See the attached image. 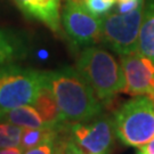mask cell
<instances>
[{"instance_id":"1","label":"cell","mask_w":154,"mask_h":154,"mask_svg":"<svg viewBox=\"0 0 154 154\" xmlns=\"http://www.w3.org/2000/svg\"><path fill=\"white\" fill-rule=\"evenodd\" d=\"M45 72L65 123L86 122L103 114L100 99L77 69L65 66Z\"/></svg>"},{"instance_id":"2","label":"cell","mask_w":154,"mask_h":154,"mask_svg":"<svg viewBox=\"0 0 154 154\" xmlns=\"http://www.w3.org/2000/svg\"><path fill=\"white\" fill-rule=\"evenodd\" d=\"M75 69L103 103L111 102L125 89L126 81L121 63L100 47L90 46L83 48Z\"/></svg>"},{"instance_id":"3","label":"cell","mask_w":154,"mask_h":154,"mask_svg":"<svg viewBox=\"0 0 154 154\" xmlns=\"http://www.w3.org/2000/svg\"><path fill=\"white\" fill-rule=\"evenodd\" d=\"M113 123L123 145L142 149L154 139V100L146 96L127 100L114 113Z\"/></svg>"},{"instance_id":"4","label":"cell","mask_w":154,"mask_h":154,"mask_svg":"<svg viewBox=\"0 0 154 154\" xmlns=\"http://www.w3.org/2000/svg\"><path fill=\"white\" fill-rule=\"evenodd\" d=\"M45 81V71L6 64L0 66V112L33 105Z\"/></svg>"},{"instance_id":"5","label":"cell","mask_w":154,"mask_h":154,"mask_svg":"<svg viewBox=\"0 0 154 154\" xmlns=\"http://www.w3.org/2000/svg\"><path fill=\"white\" fill-rule=\"evenodd\" d=\"M143 9L144 2H142L129 13L121 14L113 9L110 14L102 17V42L120 56L136 53Z\"/></svg>"},{"instance_id":"6","label":"cell","mask_w":154,"mask_h":154,"mask_svg":"<svg viewBox=\"0 0 154 154\" xmlns=\"http://www.w3.org/2000/svg\"><path fill=\"white\" fill-rule=\"evenodd\" d=\"M66 35L77 47L86 48L102 42V17L95 16L82 1L66 0L61 14Z\"/></svg>"},{"instance_id":"7","label":"cell","mask_w":154,"mask_h":154,"mask_svg":"<svg viewBox=\"0 0 154 154\" xmlns=\"http://www.w3.org/2000/svg\"><path fill=\"white\" fill-rule=\"evenodd\" d=\"M70 134L74 142L90 154H111L116 137L113 118L103 114L89 121L71 123Z\"/></svg>"},{"instance_id":"8","label":"cell","mask_w":154,"mask_h":154,"mask_svg":"<svg viewBox=\"0 0 154 154\" xmlns=\"http://www.w3.org/2000/svg\"><path fill=\"white\" fill-rule=\"evenodd\" d=\"M120 57L126 81L123 93L154 100V62L138 51Z\"/></svg>"},{"instance_id":"9","label":"cell","mask_w":154,"mask_h":154,"mask_svg":"<svg viewBox=\"0 0 154 154\" xmlns=\"http://www.w3.org/2000/svg\"><path fill=\"white\" fill-rule=\"evenodd\" d=\"M14 2L26 17L44 23L53 32L61 31L62 0H14Z\"/></svg>"},{"instance_id":"10","label":"cell","mask_w":154,"mask_h":154,"mask_svg":"<svg viewBox=\"0 0 154 154\" xmlns=\"http://www.w3.org/2000/svg\"><path fill=\"white\" fill-rule=\"evenodd\" d=\"M29 51L30 44L24 33L0 28V66L25 58Z\"/></svg>"},{"instance_id":"11","label":"cell","mask_w":154,"mask_h":154,"mask_svg":"<svg viewBox=\"0 0 154 154\" xmlns=\"http://www.w3.org/2000/svg\"><path fill=\"white\" fill-rule=\"evenodd\" d=\"M33 106L38 111V113L48 128H60L67 125L62 120L54 93L46 79V72H45V81L39 89Z\"/></svg>"},{"instance_id":"12","label":"cell","mask_w":154,"mask_h":154,"mask_svg":"<svg viewBox=\"0 0 154 154\" xmlns=\"http://www.w3.org/2000/svg\"><path fill=\"white\" fill-rule=\"evenodd\" d=\"M137 51L154 62V0L144 1Z\"/></svg>"},{"instance_id":"13","label":"cell","mask_w":154,"mask_h":154,"mask_svg":"<svg viewBox=\"0 0 154 154\" xmlns=\"http://www.w3.org/2000/svg\"><path fill=\"white\" fill-rule=\"evenodd\" d=\"M0 120L21 128H48L33 105H23L0 112Z\"/></svg>"},{"instance_id":"14","label":"cell","mask_w":154,"mask_h":154,"mask_svg":"<svg viewBox=\"0 0 154 154\" xmlns=\"http://www.w3.org/2000/svg\"><path fill=\"white\" fill-rule=\"evenodd\" d=\"M71 123H67L60 128H23L20 147L23 149L24 152L30 149H33L41 143H44L48 138L57 135L63 129H65Z\"/></svg>"},{"instance_id":"15","label":"cell","mask_w":154,"mask_h":154,"mask_svg":"<svg viewBox=\"0 0 154 154\" xmlns=\"http://www.w3.org/2000/svg\"><path fill=\"white\" fill-rule=\"evenodd\" d=\"M23 128L0 120V149L20 146Z\"/></svg>"},{"instance_id":"16","label":"cell","mask_w":154,"mask_h":154,"mask_svg":"<svg viewBox=\"0 0 154 154\" xmlns=\"http://www.w3.org/2000/svg\"><path fill=\"white\" fill-rule=\"evenodd\" d=\"M83 4L95 16L104 17L114 9L116 0H85Z\"/></svg>"},{"instance_id":"17","label":"cell","mask_w":154,"mask_h":154,"mask_svg":"<svg viewBox=\"0 0 154 154\" xmlns=\"http://www.w3.org/2000/svg\"><path fill=\"white\" fill-rule=\"evenodd\" d=\"M70 125L66 127L65 129H63L62 131H60L57 135L53 136V137L48 138L47 140H45L44 143H41L40 145L33 147V149H30L28 151H25L24 154H54L55 153V149L57 147V144H58V140L61 136L63 135V132L69 129Z\"/></svg>"},{"instance_id":"18","label":"cell","mask_w":154,"mask_h":154,"mask_svg":"<svg viewBox=\"0 0 154 154\" xmlns=\"http://www.w3.org/2000/svg\"><path fill=\"white\" fill-rule=\"evenodd\" d=\"M142 2H144V0H116L114 11L121 14H126L137 8Z\"/></svg>"},{"instance_id":"19","label":"cell","mask_w":154,"mask_h":154,"mask_svg":"<svg viewBox=\"0 0 154 154\" xmlns=\"http://www.w3.org/2000/svg\"><path fill=\"white\" fill-rule=\"evenodd\" d=\"M63 154H83L81 147L74 142V139L71 137V135H70V137L65 140Z\"/></svg>"},{"instance_id":"20","label":"cell","mask_w":154,"mask_h":154,"mask_svg":"<svg viewBox=\"0 0 154 154\" xmlns=\"http://www.w3.org/2000/svg\"><path fill=\"white\" fill-rule=\"evenodd\" d=\"M70 135H71V134H70V127H69V129L63 132V135H62L61 138H60V140H58V144H57V147H56L55 153H54V154H63L64 144H65L66 139L70 137Z\"/></svg>"},{"instance_id":"21","label":"cell","mask_w":154,"mask_h":154,"mask_svg":"<svg viewBox=\"0 0 154 154\" xmlns=\"http://www.w3.org/2000/svg\"><path fill=\"white\" fill-rule=\"evenodd\" d=\"M0 154H24L23 149L20 146H15V147H6V149H0Z\"/></svg>"},{"instance_id":"22","label":"cell","mask_w":154,"mask_h":154,"mask_svg":"<svg viewBox=\"0 0 154 154\" xmlns=\"http://www.w3.org/2000/svg\"><path fill=\"white\" fill-rule=\"evenodd\" d=\"M140 151H142L144 154H154V139L151 140L149 144H146L145 146H143Z\"/></svg>"},{"instance_id":"23","label":"cell","mask_w":154,"mask_h":154,"mask_svg":"<svg viewBox=\"0 0 154 154\" xmlns=\"http://www.w3.org/2000/svg\"><path fill=\"white\" fill-rule=\"evenodd\" d=\"M77 1H82V2H83V1H85V0H77Z\"/></svg>"},{"instance_id":"24","label":"cell","mask_w":154,"mask_h":154,"mask_svg":"<svg viewBox=\"0 0 154 154\" xmlns=\"http://www.w3.org/2000/svg\"><path fill=\"white\" fill-rule=\"evenodd\" d=\"M88 154H90V153H88Z\"/></svg>"}]
</instances>
